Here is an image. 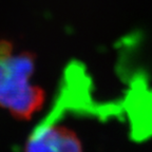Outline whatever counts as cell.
Instances as JSON below:
<instances>
[{
  "label": "cell",
  "instance_id": "7a4b0ae2",
  "mask_svg": "<svg viewBox=\"0 0 152 152\" xmlns=\"http://www.w3.org/2000/svg\"><path fill=\"white\" fill-rule=\"evenodd\" d=\"M24 152H83V146L72 129L48 116L32 131Z\"/></svg>",
  "mask_w": 152,
  "mask_h": 152
},
{
  "label": "cell",
  "instance_id": "6da1fadb",
  "mask_svg": "<svg viewBox=\"0 0 152 152\" xmlns=\"http://www.w3.org/2000/svg\"><path fill=\"white\" fill-rule=\"evenodd\" d=\"M35 68L34 53H14L12 42L0 40V107L17 119H31L45 100L43 89L31 83Z\"/></svg>",
  "mask_w": 152,
  "mask_h": 152
}]
</instances>
